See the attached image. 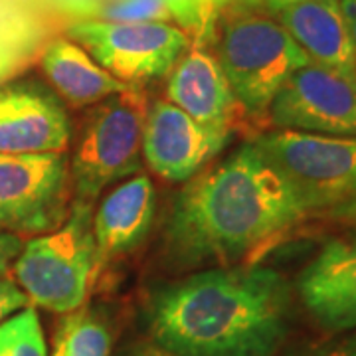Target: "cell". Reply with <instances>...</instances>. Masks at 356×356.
<instances>
[{
    "mask_svg": "<svg viewBox=\"0 0 356 356\" xmlns=\"http://www.w3.org/2000/svg\"><path fill=\"white\" fill-rule=\"evenodd\" d=\"M28 297L24 291L8 277H0V323H4L8 317L16 315L28 307Z\"/></svg>",
    "mask_w": 356,
    "mask_h": 356,
    "instance_id": "obj_22",
    "label": "cell"
},
{
    "mask_svg": "<svg viewBox=\"0 0 356 356\" xmlns=\"http://www.w3.org/2000/svg\"><path fill=\"white\" fill-rule=\"evenodd\" d=\"M40 65L56 95L74 107L102 103L131 88L105 72L88 51L67 36L48 42Z\"/></svg>",
    "mask_w": 356,
    "mask_h": 356,
    "instance_id": "obj_16",
    "label": "cell"
},
{
    "mask_svg": "<svg viewBox=\"0 0 356 356\" xmlns=\"http://www.w3.org/2000/svg\"><path fill=\"white\" fill-rule=\"evenodd\" d=\"M129 356H177L168 353L165 348H161L159 344H140L135 350H131Z\"/></svg>",
    "mask_w": 356,
    "mask_h": 356,
    "instance_id": "obj_26",
    "label": "cell"
},
{
    "mask_svg": "<svg viewBox=\"0 0 356 356\" xmlns=\"http://www.w3.org/2000/svg\"><path fill=\"white\" fill-rule=\"evenodd\" d=\"M72 123L64 102L40 81L0 88V154L64 153Z\"/></svg>",
    "mask_w": 356,
    "mask_h": 356,
    "instance_id": "obj_11",
    "label": "cell"
},
{
    "mask_svg": "<svg viewBox=\"0 0 356 356\" xmlns=\"http://www.w3.org/2000/svg\"><path fill=\"white\" fill-rule=\"evenodd\" d=\"M166 99L206 127L232 131L243 109L210 44L191 42L168 74Z\"/></svg>",
    "mask_w": 356,
    "mask_h": 356,
    "instance_id": "obj_13",
    "label": "cell"
},
{
    "mask_svg": "<svg viewBox=\"0 0 356 356\" xmlns=\"http://www.w3.org/2000/svg\"><path fill=\"white\" fill-rule=\"evenodd\" d=\"M76 6L83 18L103 22H172L165 0H86Z\"/></svg>",
    "mask_w": 356,
    "mask_h": 356,
    "instance_id": "obj_18",
    "label": "cell"
},
{
    "mask_svg": "<svg viewBox=\"0 0 356 356\" xmlns=\"http://www.w3.org/2000/svg\"><path fill=\"white\" fill-rule=\"evenodd\" d=\"M291 356H356V331L339 339L309 344Z\"/></svg>",
    "mask_w": 356,
    "mask_h": 356,
    "instance_id": "obj_21",
    "label": "cell"
},
{
    "mask_svg": "<svg viewBox=\"0 0 356 356\" xmlns=\"http://www.w3.org/2000/svg\"><path fill=\"white\" fill-rule=\"evenodd\" d=\"M22 245H24L22 238L0 229V277H6L10 273L14 259L18 257Z\"/></svg>",
    "mask_w": 356,
    "mask_h": 356,
    "instance_id": "obj_23",
    "label": "cell"
},
{
    "mask_svg": "<svg viewBox=\"0 0 356 356\" xmlns=\"http://www.w3.org/2000/svg\"><path fill=\"white\" fill-rule=\"evenodd\" d=\"M65 36L127 86L168 76L192 42L175 22H103L91 18L72 22Z\"/></svg>",
    "mask_w": 356,
    "mask_h": 356,
    "instance_id": "obj_7",
    "label": "cell"
},
{
    "mask_svg": "<svg viewBox=\"0 0 356 356\" xmlns=\"http://www.w3.org/2000/svg\"><path fill=\"white\" fill-rule=\"evenodd\" d=\"M70 168L64 153L0 154V229L44 236L70 214Z\"/></svg>",
    "mask_w": 356,
    "mask_h": 356,
    "instance_id": "obj_8",
    "label": "cell"
},
{
    "mask_svg": "<svg viewBox=\"0 0 356 356\" xmlns=\"http://www.w3.org/2000/svg\"><path fill=\"white\" fill-rule=\"evenodd\" d=\"M307 216L356 198V139L271 129L252 139Z\"/></svg>",
    "mask_w": 356,
    "mask_h": 356,
    "instance_id": "obj_5",
    "label": "cell"
},
{
    "mask_svg": "<svg viewBox=\"0 0 356 356\" xmlns=\"http://www.w3.org/2000/svg\"><path fill=\"white\" fill-rule=\"evenodd\" d=\"M266 10H269L271 14H275L281 8L289 6V4H295V2H301V0H257Z\"/></svg>",
    "mask_w": 356,
    "mask_h": 356,
    "instance_id": "obj_27",
    "label": "cell"
},
{
    "mask_svg": "<svg viewBox=\"0 0 356 356\" xmlns=\"http://www.w3.org/2000/svg\"><path fill=\"white\" fill-rule=\"evenodd\" d=\"M0 356H48L38 313L26 307L0 323Z\"/></svg>",
    "mask_w": 356,
    "mask_h": 356,
    "instance_id": "obj_19",
    "label": "cell"
},
{
    "mask_svg": "<svg viewBox=\"0 0 356 356\" xmlns=\"http://www.w3.org/2000/svg\"><path fill=\"white\" fill-rule=\"evenodd\" d=\"M305 218L287 182L250 140L178 192L166 222V255L178 267L255 264Z\"/></svg>",
    "mask_w": 356,
    "mask_h": 356,
    "instance_id": "obj_1",
    "label": "cell"
},
{
    "mask_svg": "<svg viewBox=\"0 0 356 356\" xmlns=\"http://www.w3.org/2000/svg\"><path fill=\"white\" fill-rule=\"evenodd\" d=\"M273 129L356 139V81L309 62L269 105Z\"/></svg>",
    "mask_w": 356,
    "mask_h": 356,
    "instance_id": "obj_9",
    "label": "cell"
},
{
    "mask_svg": "<svg viewBox=\"0 0 356 356\" xmlns=\"http://www.w3.org/2000/svg\"><path fill=\"white\" fill-rule=\"evenodd\" d=\"M291 303L289 281L271 267H210L159 287L147 321L154 344L177 356H275Z\"/></svg>",
    "mask_w": 356,
    "mask_h": 356,
    "instance_id": "obj_2",
    "label": "cell"
},
{
    "mask_svg": "<svg viewBox=\"0 0 356 356\" xmlns=\"http://www.w3.org/2000/svg\"><path fill=\"white\" fill-rule=\"evenodd\" d=\"M341 8H343L344 22L348 26V32L356 46V0H341Z\"/></svg>",
    "mask_w": 356,
    "mask_h": 356,
    "instance_id": "obj_25",
    "label": "cell"
},
{
    "mask_svg": "<svg viewBox=\"0 0 356 356\" xmlns=\"http://www.w3.org/2000/svg\"><path fill=\"white\" fill-rule=\"evenodd\" d=\"M212 46L243 113L254 119H267L285 81L311 62L275 14L257 0L224 4Z\"/></svg>",
    "mask_w": 356,
    "mask_h": 356,
    "instance_id": "obj_3",
    "label": "cell"
},
{
    "mask_svg": "<svg viewBox=\"0 0 356 356\" xmlns=\"http://www.w3.org/2000/svg\"><path fill=\"white\" fill-rule=\"evenodd\" d=\"M232 131L206 127L168 99L149 105L143 131V159L168 182H188L224 151Z\"/></svg>",
    "mask_w": 356,
    "mask_h": 356,
    "instance_id": "obj_10",
    "label": "cell"
},
{
    "mask_svg": "<svg viewBox=\"0 0 356 356\" xmlns=\"http://www.w3.org/2000/svg\"><path fill=\"white\" fill-rule=\"evenodd\" d=\"M313 64L356 81V46L341 0H301L275 13Z\"/></svg>",
    "mask_w": 356,
    "mask_h": 356,
    "instance_id": "obj_15",
    "label": "cell"
},
{
    "mask_svg": "<svg viewBox=\"0 0 356 356\" xmlns=\"http://www.w3.org/2000/svg\"><path fill=\"white\" fill-rule=\"evenodd\" d=\"M111 331L88 307L64 315L54 334L51 356H109Z\"/></svg>",
    "mask_w": 356,
    "mask_h": 356,
    "instance_id": "obj_17",
    "label": "cell"
},
{
    "mask_svg": "<svg viewBox=\"0 0 356 356\" xmlns=\"http://www.w3.org/2000/svg\"><path fill=\"white\" fill-rule=\"evenodd\" d=\"M147 109L143 88L131 86L91 111L70 166L76 200L93 204L107 186L140 172Z\"/></svg>",
    "mask_w": 356,
    "mask_h": 356,
    "instance_id": "obj_6",
    "label": "cell"
},
{
    "mask_svg": "<svg viewBox=\"0 0 356 356\" xmlns=\"http://www.w3.org/2000/svg\"><path fill=\"white\" fill-rule=\"evenodd\" d=\"M10 271L36 307L58 315L83 307L97 280L93 204L76 200L60 228L24 242Z\"/></svg>",
    "mask_w": 356,
    "mask_h": 356,
    "instance_id": "obj_4",
    "label": "cell"
},
{
    "mask_svg": "<svg viewBox=\"0 0 356 356\" xmlns=\"http://www.w3.org/2000/svg\"><path fill=\"white\" fill-rule=\"evenodd\" d=\"M297 293L323 329L356 331V236L325 243L299 273Z\"/></svg>",
    "mask_w": 356,
    "mask_h": 356,
    "instance_id": "obj_12",
    "label": "cell"
},
{
    "mask_svg": "<svg viewBox=\"0 0 356 356\" xmlns=\"http://www.w3.org/2000/svg\"><path fill=\"white\" fill-rule=\"evenodd\" d=\"M172 22L182 28L192 42L210 44L218 14L228 0H165Z\"/></svg>",
    "mask_w": 356,
    "mask_h": 356,
    "instance_id": "obj_20",
    "label": "cell"
},
{
    "mask_svg": "<svg viewBox=\"0 0 356 356\" xmlns=\"http://www.w3.org/2000/svg\"><path fill=\"white\" fill-rule=\"evenodd\" d=\"M325 216L332 220L334 224H339L341 228H344L348 234L356 236V198L348 200V202L341 204L337 208L329 210Z\"/></svg>",
    "mask_w": 356,
    "mask_h": 356,
    "instance_id": "obj_24",
    "label": "cell"
},
{
    "mask_svg": "<svg viewBox=\"0 0 356 356\" xmlns=\"http://www.w3.org/2000/svg\"><path fill=\"white\" fill-rule=\"evenodd\" d=\"M156 192L147 175H135L115 186L93 212L95 275L113 259L135 252L153 228Z\"/></svg>",
    "mask_w": 356,
    "mask_h": 356,
    "instance_id": "obj_14",
    "label": "cell"
}]
</instances>
